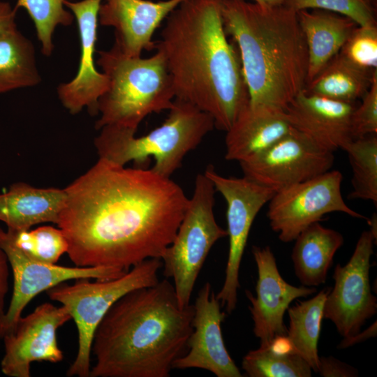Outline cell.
<instances>
[{
	"label": "cell",
	"mask_w": 377,
	"mask_h": 377,
	"mask_svg": "<svg viewBox=\"0 0 377 377\" xmlns=\"http://www.w3.org/2000/svg\"><path fill=\"white\" fill-rule=\"evenodd\" d=\"M59 228L75 266L124 272L161 259L173 241L188 198L170 177L98 158L64 188Z\"/></svg>",
	"instance_id": "6da1fadb"
},
{
	"label": "cell",
	"mask_w": 377,
	"mask_h": 377,
	"mask_svg": "<svg viewBox=\"0 0 377 377\" xmlns=\"http://www.w3.org/2000/svg\"><path fill=\"white\" fill-rule=\"evenodd\" d=\"M156 49L165 57L175 98L208 113L226 132L249 94L238 47L223 28L221 0H184L167 17Z\"/></svg>",
	"instance_id": "7a4b0ae2"
},
{
	"label": "cell",
	"mask_w": 377,
	"mask_h": 377,
	"mask_svg": "<svg viewBox=\"0 0 377 377\" xmlns=\"http://www.w3.org/2000/svg\"><path fill=\"white\" fill-rule=\"evenodd\" d=\"M193 312L166 279L126 293L95 330L89 377H168L187 348Z\"/></svg>",
	"instance_id": "3957f363"
},
{
	"label": "cell",
	"mask_w": 377,
	"mask_h": 377,
	"mask_svg": "<svg viewBox=\"0 0 377 377\" xmlns=\"http://www.w3.org/2000/svg\"><path fill=\"white\" fill-rule=\"evenodd\" d=\"M221 17L239 52L249 104L285 111L307 79L308 50L297 12L284 4L221 0Z\"/></svg>",
	"instance_id": "277c9868"
},
{
	"label": "cell",
	"mask_w": 377,
	"mask_h": 377,
	"mask_svg": "<svg viewBox=\"0 0 377 377\" xmlns=\"http://www.w3.org/2000/svg\"><path fill=\"white\" fill-rule=\"evenodd\" d=\"M97 64L108 85L97 102L100 130L114 126L136 131L151 113L170 110L175 98L172 78L162 52L151 57H128L114 45L98 52Z\"/></svg>",
	"instance_id": "5b68a950"
},
{
	"label": "cell",
	"mask_w": 377,
	"mask_h": 377,
	"mask_svg": "<svg viewBox=\"0 0 377 377\" xmlns=\"http://www.w3.org/2000/svg\"><path fill=\"white\" fill-rule=\"evenodd\" d=\"M214 128L211 115L175 98L164 122L147 134L135 137V131L106 126L100 129L94 145L98 158L119 165L133 161L141 166L153 157L155 163L151 169L170 177L182 165L185 156L195 149Z\"/></svg>",
	"instance_id": "8992f818"
},
{
	"label": "cell",
	"mask_w": 377,
	"mask_h": 377,
	"mask_svg": "<svg viewBox=\"0 0 377 377\" xmlns=\"http://www.w3.org/2000/svg\"><path fill=\"white\" fill-rule=\"evenodd\" d=\"M161 267V259H147L114 279H79L73 284L64 282L46 291L51 300L67 309L77 329V352L67 370L68 376L89 377L91 348L97 326L110 307L124 295L158 283Z\"/></svg>",
	"instance_id": "52a82bcc"
},
{
	"label": "cell",
	"mask_w": 377,
	"mask_h": 377,
	"mask_svg": "<svg viewBox=\"0 0 377 377\" xmlns=\"http://www.w3.org/2000/svg\"><path fill=\"white\" fill-rule=\"evenodd\" d=\"M216 190L211 180L198 174L193 193L172 243L161 260L163 275L172 278L179 305L188 306L202 267L214 244L227 236L214 214Z\"/></svg>",
	"instance_id": "ba28073f"
},
{
	"label": "cell",
	"mask_w": 377,
	"mask_h": 377,
	"mask_svg": "<svg viewBox=\"0 0 377 377\" xmlns=\"http://www.w3.org/2000/svg\"><path fill=\"white\" fill-rule=\"evenodd\" d=\"M343 175L331 170L275 192L268 202L267 216L273 231L283 242L295 240L312 223L329 213L341 212L351 217L369 218L349 207L341 193Z\"/></svg>",
	"instance_id": "9c48e42d"
},
{
	"label": "cell",
	"mask_w": 377,
	"mask_h": 377,
	"mask_svg": "<svg viewBox=\"0 0 377 377\" xmlns=\"http://www.w3.org/2000/svg\"><path fill=\"white\" fill-rule=\"evenodd\" d=\"M204 174L227 204L226 231L229 250L225 280L216 296L226 312L231 313L237 302L239 268L252 224L275 191L244 176L223 177L217 173L212 165H209Z\"/></svg>",
	"instance_id": "30bf717a"
},
{
	"label": "cell",
	"mask_w": 377,
	"mask_h": 377,
	"mask_svg": "<svg viewBox=\"0 0 377 377\" xmlns=\"http://www.w3.org/2000/svg\"><path fill=\"white\" fill-rule=\"evenodd\" d=\"M334 152L292 129L264 151L239 163L244 176L275 192L331 170Z\"/></svg>",
	"instance_id": "8fae6325"
},
{
	"label": "cell",
	"mask_w": 377,
	"mask_h": 377,
	"mask_svg": "<svg viewBox=\"0 0 377 377\" xmlns=\"http://www.w3.org/2000/svg\"><path fill=\"white\" fill-rule=\"evenodd\" d=\"M376 240L370 230L362 232L348 262L334 268V284L325 301L323 318L331 320L343 337L359 332L376 313L377 300L371 293L369 280Z\"/></svg>",
	"instance_id": "7c38bea8"
},
{
	"label": "cell",
	"mask_w": 377,
	"mask_h": 377,
	"mask_svg": "<svg viewBox=\"0 0 377 377\" xmlns=\"http://www.w3.org/2000/svg\"><path fill=\"white\" fill-rule=\"evenodd\" d=\"M0 246L6 254L13 277L10 304L0 318L3 336L14 330L23 310L39 293L69 280L111 279L126 272L103 267H66L36 261L17 248L7 230L1 227Z\"/></svg>",
	"instance_id": "4fadbf2b"
},
{
	"label": "cell",
	"mask_w": 377,
	"mask_h": 377,
	"mask_svg": "<svg viewBox=\"0 0 377 377\" xmlns=\"http://www.w3.org/2000/svg\"><path fill=\"white\" fill-rule=\"evenodd\" d=\"M71 319L66 307L43 303L24 317L21 316L13 330L2 337L4 353L1 371L8 377H30L34 362H60L57 330Z\"/></svg>",
	"instance_id": "5bb4252c"
},
{
	"label": "cell",
	"mask_w": 377,
	"mask_h": 377,
	"mask_svg": "<svg viewBox=\"0 0 377 377\" xmlns=\"http://www.w3.org/2000/svg\"><path fill=\"white\" fill-rule=\"evenodd\" d=\"M252 254L258 269L256 295L249 290H246V295L251 302L249 309L253 321L254 334L260 339V346H267L277 337L287 335L283 316L290 303L299 297L312 295L316 288L297 287L287 283L278 270L269 246H253Z\"/></svg>",
	"instance_id": "9a60e30c"
},
{
	"label": "cell",
	"mask_w": 377,
	"mask_h": 377,
	"mask_svg": "<svg viewBox=\"0 0 377 377\" xmlns=\"http://www.w3.org/2000/svg\"><path fill=\"white\" fill-rule=\"evenodd\" d=\"M221 306L212 285L206 282L193 304V330L187 342L188 351L174 362L172 369H201L217 377L243 376L223 341L221 323L226 313Z\"/></svg>",
	"instance_id": "2e32d148"
},
{
	"label": "cell",
	"mask_w": 377,
	"mask_h": 377,
	"mask_svg": "<svg viewBox=\"0 0 377 377\" xmlns=\"http://www.w3.org/2000/svg\"><path fill=\"white\" fill-rule=\"evenodd\" d=\"M102 0H66L64 6L76 20L80 42V59L77 73L71 81L57 87L59 99L72 114L88 108L97 114V102L108 85L107 76L96 69L94 63L98 10Z\"/></svg>",
	"instance_id": "e0dca14e"
},
{
	"label": "cell",
	"mask_w": 377,
	"mask_h": 377,
	"mask_svg": "<svg viewBox=\"0 0 377 377\" xmlns=\"http://www.w3.org/2000/svg\"><path fill=\"white\" fill-rule=\"evenodd\" d=\"M101 25L114 29V45L128 57L156 48L152 40L161 22L184 0H102Z\"/></svg>",
	"instance_id": "ac0fdd59"
},
{
	"label": "cell",
	"mask_w": 377,
	"mask_h": 377,
	"mask_svg": "<svg viewBox=\"0 0 377 377\" xmlns=\"http://www.w3.org/2000/svg\"><path fill=\"white\" fill-rule=\"evenodd\" d=\"M354 103L300 91L285 110L291 126L332 152L343 150L353 140L351 115Z\"/></svg>",
	"instance_id": "d6986e66"
},
{
	"label": "cell",
	"mask_w": 377,
	"mask_h": 377,
	"mask_svg": "<svg viewBox=\"0 0 377 377\" xmlns=\"http://www.w3.org/2000/svg\"><path fill=\"white\" fill-rule=\"evenodd\" d=\"M292 128L285 111L249 103L226 131L225 158L245 160L272 146Z\"/></svg>",
	"instance_id": "ffe728a7"
},
{
	"label": "cell",
	"mask_w": 377,
	"mask_h": 377,
	"mask_svg": "<svg viewBox=\"0 0 377 377\" xmlns=\"http://www.w3.org/2000/svg\"><path fill=\"white\" fill-rule=\"evenodd\" d=\"M66 198L64 188L14 183L7 192L0 193V221L14 230H29L47 222L57 224Z\"/></svg>",
	"instance_id": "44dd1931"
},
{
	"label": "cell",
	"mask_w": 377,
	"mask_h": 377,
	"mask_svg": "<svg viewBox=\"0 0 377 377\" xmlns=\"http://www.w3.org/2000/svg\"><path fill=\"white\" fill-rule=\"evenodd\" d=\"M297 14L308 50V83L341 51L358 25L346 16L324 10H302Z\"/></svg>",
	"instance_id": "7402d4cb"
},
{
	"label": "cell",
	"mask_w": 377,
	"mask_h": 377,
	"mask_svg": "<svg viewBox=\"0 0 377 377\" xmlns=\"http://www.w3.org/2000/svg\"><path fill=\"white\" fill-rule=\"evenodd\" d=\"M294 241L291 258L300 282L306 287L324 283L334 256L343 244L342 235L316 222L302 230Z\"/></svg>",
	"instance_id": "603a6c76"
},
{
	"label": "cell",
	"mask_w": 377,
	"mask_h": 377,
	"mask_svg": "<svg viewBox=\"0 0 377 377\" xmlns=\"http://www.w3.org/2000/svg\"><path fill=\"white\" fill-rule=\"evenodd\" d=\"M376 71L354 65L339 52L306 83L304 90L310 94L354 103L369 90Z\"/></svg>",
	"instance_id": "cb8c5ba5"
},
{
	"label": "cell",
	"mask_w": 377,
	"mask_h": 377,
	"mask_svg": "<svg viewBox=\"0 0 377 377\" xmlns=\"http://www.w3.org/2000/svg\"><path fill=\"white\" fill-rule=\"evenodd\" d=\"M40 81L32 42L17 25L0 32V94L34 87Z\"/></svg>",
	"instance_id": "d4e9b609"
},
{
	"label": "cell",
	"mask_w": 377,
	"mask_h": 377,
	"mask_svg": "<svg viewBox=\"0 0 377 377\" xmlns=\"http://www.w3.org/2000/svg\"><path fill=\"white\" fill-rule=\"evenodd\" d=\"M330 288L323 289L313 297L300 301L288 309L289 327L286 337L292 348L317 372L318 343L323 318V307Z\"/></svg>",
	"instance_id": "484cf974"
},
{
	"label": "cell",
	"mask_w": 377,
	"mask_h": 377,
	"mask_svg": "<svg viewBox=\"0 0 377 377\" xmlns=\"http://www.w3.org/2000/svg\"><path fill=\"white\" fill-rule=\"evenodd\" d=\"M242 368L249 377H310L312 374L310 365L293 349L286 336L250 350L242 359Z\"/></svg>",
	"instance_id": "4316f807"
},
{
	"label": "cell",
	"mask_w": 377,
	"mask_h": 377,
	"mask_svg": "<svg viewBox=\"0 0 377 377\" xmlns=\"http://www.w3.org/2000/svg\"><path fill=\"white\" fill-rule=\"evenodd\" d=\"M352 170L350 199L377 205V134L353 139L344 148Z\"/></svg>",
	"instance_id": "83f0119b"
},
{
	"label": "cell",
	"mask_w": 377,
	"mask_h": 377,
	"mask_svg": "<svg viewBox=\"0 0 377 377\" xmlns=\"http://www.w3.org/2000/svg\"><path fill=\"white\" fill-rule=\"evenodd\" d=\"M6 230L15 245L38 262L56 264L68 249L66 237L59 228L43 226L34 230Z\"/></svg>",
	"instance_id": "f1b7e54d"
},
{
	"label": "cell",
	"mask_w": 377,
	"mask_h": 377,
	"mask_svg": "<svg viewBox=\"0 0 377 377\" xmlns=\"http://www.w3.org/2000/svg\"><path fill=\"white\" fill-rule=\"evenodd\" d=\"M66 0H17L15 9H25L33 20L42 53L53 52L52 36L57 26H71L74 20L72 13L64 8Z\"/></svg>",
	"instance_id": "f546056e"
},
{
	"label": "cell",
	"mask_w": 377,
	"mask_h": 377,
	"mask_svg": "<svg viewBox=\"0 0 377 377\" xmlns=\"http://www.w3.org/2000/svg\"><path fill=\"white\" fill-rule=\"evenodd\" d=\"M283 4L296 12L324 10L346 16L358 26H376L374 8L365 0H283Z\"/></svg>",
	"instance_id": "4dcf8cb0"
},
{
	"label": "cell",
	"mask_w": 377,
	"mask_h": 377,
	"mask_svg": "<svg viewBox=\"0 0 377 377\" xmlns=\"http://www.w3.org/2000/svg\"><path fill=\"white\" fill-rule=\"evenodd\" d=\"M340 53L354 65L369 71L377 67V27L357 26Z\"/></svg>",
	"instance_id": "1f68e13d"
},
{
	"label": "cell",
	"mask_w": 377,
	"mask_h": 377,
	"mask_svg": "<svg viewBox=\"0 0 377 377\" xmlns=\"http://www.w3.org/2000/svg\"><path fill=\"white\" fill-rule=\"evenodd\" d=\"M351 134L353 139L377 134V71L362 103L352 113Z\"/></svg>",
	"instance_id": "d6a6232c"
},
{
	"label": "cell",
	"mask_w": 377,
	"mask_h": 377,
	"mask_svg": "<svg viewBox=\"0 0 377 377\" xmlns=\"http://www.w3.org/2000/svg\"><path fill=\"white\" fill-rule=\"evenodd\" d=\"M317 372L323 377H354L358 376L357 369L332 356L319 357Z\"/></svg>",
	"instance_id": "836d02e7"
},
{
	"label": "cell",
	"mask_w": 377,
	"mask_h": 377,
	"mask_svg": "<svg viewBox=\"0 0 377 377\" xmlns=\"http://www.w3.org/2000/svg\"><path fill=\"white\" fill-rule=\"evenodd\" d=\"M10 267L6 253L0 246V318L3 316L9 289Z\"/></svg>",
	"instance_id": "e575fe53"
},
{
	"label": "cell",
	"mask_w": 377,
	"mask_h": 377,
	"mask_svg": "<svg viewBox=\"0 0 377 377\" xmlns=\"http://www.w3.org/2000/svg\"><path fill=\"white\" fill-rule=\"evenodd\" d=\"M376 321H375L369 327L363 332H360V331L353 336L343 337L342 341L338 345L337 348L341 349L346 348L363 342L371 337H376Z\"/></svg>",
	"instance_id": "d590c367"
},
{
	"label": "cell",
	"mask_w": 377,
	"mask_h": 377,
	"mask_svg": "<svg viewBox=\"0 0 377 377\" xmlns=\"http://www.w3.org/2000/svg\"><path fill=\"white\" fill-rule=\"evenodd\" d=\"M16 11L9 2L0 1V32L16 25Z\"/></svg>",
	"instance_id": "8d00e7d4"
},
{
	"label": "cell",
	"mask_w": 377,
	"mask_h": 377,
	"mask_svg": "<svg viewBox=\"0 0 377 377\" xmlns=\"http://www.w3.org/2000/svg\"><path fill=\"white\" fill-rule=\"evenodd\" d=\"M254 2L263 6H277L283 4V0H254Z\"/></svg>",
	"instance_id": "74e56055"
},
{
	"label": "cell",
	"mask_w": 377,
	"mask_h": 377,
	"mask_svg": "<svg viewBox=\"0 0 377 377\" xmlns=\"http://www.w3.org/2000/svg\"><path fill=\"white\" fill-rule=\"evenodd\" d=\"M2 337H3V333H2V330H1V327L0 325V343H1V341H2Z\"/></svg>",
	"instance_id": "f35d334b"
},
{
	"label": "cell",
	"mask_w": 377,
	"mask_h": 377,
	"mask_svg": "<svg viewBox=\"0 0 377 377\" xmlns=\"http://www.w3.org/2000/svg\"><path fill=\"white\" fill-rule=\"evenodd\" d=\"M367 2H368L369 3L371 4V1L372 0H365Z\"/></svg>",
	"instance_id": "ab89813d"
}]
</instances>
